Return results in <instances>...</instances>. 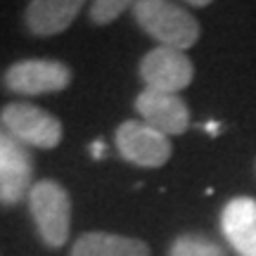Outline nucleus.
Here are the masks:
<instances>
[{
  "label": "nucleus",
  "instance_id": "nucleus-1",
  "mask_svg": "<svg viewBox=\"0 0 256 256\" xmlns=\"http://www.w3.org/2000/svg\"><path fill=\"white\" fill-rule=\"evenodd\" d=\"M138 26L159 46L174 50H190L200 40V22L174 0H138L133 5Z\"/></svg>",
  "mask_w": 256,
  "mask_h": 256
},
{
  "label": "nucleus",
  "instance_id": "nucleus-2",
  "mask_svg": "<svg viewBox=\"0 0 256 256\" xmlns=\"http://www.w3.org/2000/svg\"><path fill=\"white\" fill-rule=\"evenodd\" d=\"M28 211L46 247L60 249L66 244L72 230V197L64 185L50 178L34 183L28 192Z\"/></svg>",
  "mask_w": 256,
  "mask_h": 256
},
{
  "label": "nucleus",
  "instance_id": "nucleus-3",
  "mask_svg": "<svg viewBox=\"0 0 256 256\" xmlns=\"http://www.w3.org/2000/svg\"><path fill=\"white\" fill-rule=\"evenodd\" d=\"M0 126L22 145L55 150L62 142V121L31 102H10L0 110Z\"/></svg>",
  "mask_w": 256,
  "mask_h": 256
},
{
  "label": "nucleus",
  "instance_id": "nucleus-4",
  "mask_svg": "<svg viewBox=\"0 0 256 256\" xmlns=\"http://www.w3.org/2000/svg\"><path fill=\"white\" fill-rule=\"evenodd\" d=\"M72 83V69L60 60H19L2 74V86L14 95L62 92Z\"/></svg>",
  "mask_w": 256,
  "mask_h": 256
},
{
  "label": "nucleus",
  "instance_id": "nucleus-5",
  "mask_svg": "<svg viewBox=\"0 0 256 256\" xmlns=\"http://www.w3.org/2000/svg\"><path fill=\"white\" fill-rule=\"evenodd\" d=\"M114 142H116L119 154L140 168H159L174 154L168 136L147 126L145 121L136 119L124 121L114 130Z\"/></svg>",
  "mask_w": 256,
  "mask_h": 256
},
{
  "label": "nucleus",
  "instance_id": "nucleus-6",
  "mask_svg": "<svg viewBox=\"0 0 256 256\" xmlns=\"http://www.w3.org/2000/svg\"><path fill=\"white\" fill-rule=\"evenodd\" d=\"M138 72H140L145 88L178 95L194 78V64L183 50L156 46L150 52H145Z\"/></svg>",
  "mask_w": 256,
  "mask_h": 256
},
{
  "label": "nucleus",
  "instance_id": "nucleus-7",
  "mask_svg": "<svg viewBox=\"0 0 256 256\" xmlns=\"http://www.w3.org/2000/svg\"><path fill=\"white\" fill-rule=\"evenodd\" d=\"M34 159L26 145L12 138L0 126V204L14 206L31 192L34 183Z\"/></svg>",
  "mask_w": 256,
  "mask_h": 256
},
{
  "label": "nucleus",
  "instance_id": "nucleus-8",
  "mask_svg": "<svg viewBox=\"0 0 256 256\" xmlns=\"http://www.w3.org/2000/svg\"><path fill=\"white\" fill-rule=\"evenodd\" d=\"M136 112L147 126H152L164 136H183L190 128V110L183 98L174 92L145 88L136 98Z\"/></svg>",
  "mask_w": 256,
  "mask_h": 256
},
{
  "label": "nucleus",
  "instance_id": "nucleus-9",
  "mask_svg": "<svg viewBox=\"0 0 256 256\" xmlns=\"http://www.w3.org/2000/svg\"><path fill=\"white\" fill-rule=\"evenodd\" d=\"M220 230L238 256H256V200L235 197L223 206Z\"/></svg>",
  "mask_w": 256,
  "mask_h": 256
},
{
  "label": "nucleus",
  "instance_id": "nucleus-10",
  "mask_svg": "<svg viewBox=\"0 0 256 256\" xmlns=\"http://www.w3.org/2000/svg\"><path fill=\"white\" fill-rule=\"evenodd\" d=\"M86 0H28L24 24L36 38L57 36L74 24Z\"/></svg>",
  "mask_w": 256,
  "mask_h": 256
},
{
  "label": "nucleus",
  "instance_id": "nucleus-11",
  "mask_svg": "<svg viewBox=\"0 0 256 256\" xmlns=\"http://www.w3.org/2000/svg\"><path fill=\"white\" fill-rule=\"evenodd\" d=\"M72 256H152L150 244L138 238L92 230L74 242Z\"/></svg>",
  "mask_w": 256,
  "mask_h": 256
},
{
  "label": "nucleus",
  "instance_id": "nucleus-12",
  "mask_svg": "<svg viewBox=\"0 0 256 256\" xmlns=\"http://www.w3.org/2000/svg\"><path fill=\"white\" fill-rule=\"evenodd\" d=\"M168 256H228L218 242L200 232H183L171 242Z\"/></svg>",
  "mask_w": 256,
  "mask_h": 256
},
{
  "label": "nucleus",
  "instance_id": "nucleus-13",
  "mask_svg": "<svg viewBox=\"0 0 256 256\" xmlns=\"http://www.w3.org/2000/svg\"><path fill=\"white\" fill-rule=\"evenodd\" d=\"M138 0H92L88 10V19L95 26H107L114 19H119L126 10H133Z\"/></svg>",
  "mask_w": 256,
  "mask_h": 256
},
{
  "label": "nucleus",
  "instance_id": "nucleus-14",
  "mask_svg": "<svg viewBox=\"0 0 256 256\" xmlns=\"http://www.w3.org/2000/svg\"><path fill=\"white\" fill-rule=\"evenodd\" d=\"M90 154H92V159H102V156H104V142H100V140H98V142H92Z\"/></svg>",
  "mask_w": 256,
  "mask_h": 256
},
{
  "label": "nucleus",
  "instance_id": "nucleus-15",
  "mask_svg": "<svg viewBox=\"0 0 256 256\" xmlns=\"http://www.w3.org/2000/svg\"><path fill=\"white\" fill-rule=\"evenodd\" d=\"M188 5H192V8H206V5H211L214 0H185Z\"/></svg>",
  "mask_w": 256,
  "mask_h": 256
},
{
  "label": "nucleus",
  "instance_id": "nucleus-16",
  "mask_svg": "<svg viewBox=\"0 0 256 256\" xmlns=\"http://www.w3.org/2000/svg\"><path fill=\"white\" fill-rule=\"evenodd\" d=\"M204 128L209 130L211 136H218V124H206V126H204Z\"/></svg>",
  "mask_w": 256,
  "mask_h": 256
}]
</instances>
